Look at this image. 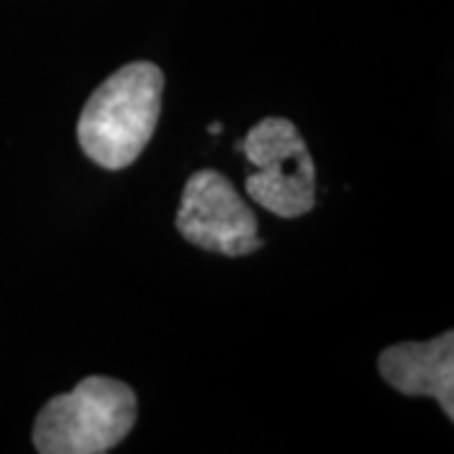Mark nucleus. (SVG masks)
<instances>
[{"mask_svg":"<svg viewBox=\"0 0 454 454\" xmlns=\"http://www.w3.org/2000/svg\"><path fill=\"white\" fill-rule=\"evenodd\" d=\"M162 68L149 61L119 68L98 86L79 116L83 154L106 169H124L142 154L162 112Z\"/></svg>","mask_w":454,"mask_h":454,"instance_id":"nucleus-1","label":"nucleus"},{"mask_svg":"<svg viewBox=\"0 0 454 454\" xmlns=\"http://www.w3.org/2000/svg\"><path fill=\"white\" fill-rule=\"evenodd\" d=\"M137 422V394L109 376H89L76 389L53 396L33 424L41 454L109 452Z\"/></svg>","mask_w":454,"mask_h":454,"instance_id":"nucleus-2","label":"nucleus"},{"mask_svg":"<svg viewBox=\"0 0 454 454\" xmlns=\"http://www.w3.org/2000/svg\"><path fill=\"white\" fill-rule=\"evenodd\" d=\"M247 162L258 172L245 182L253 202L278 217H303L316 205V164L295 124L280 116L258 121L243 145Z\"/></svg>","mask_w":454,"mask_h":454,"instance_id":"nucleus-3","label":"nucleus"},{"mask_svg":"<svg viewBox=\"0 0 454 454\" xmlns=\"http://www.w3.org/2000/svg\"><path fill=\"white\" fill-rule=\"evenodd\" d=\"M177 230L187 243L230 258H243L262 247L255 212L243 202L232 182L215 169H202L187 179Z\"/></svg>","mask_w":454,"mask_h":454,"instance_id":"nucleus-4","label":"nucleus"},{"mask_svg":"<svg viewBox=\"0 0 454 454\" xmlns=\"http://www.w3.org/2000/svg\"><path fill=\"white\" fill-rule=\"evenodd\" d=\"M379 373L391 389L404 396H432L442 411L454 419V333L417 343L389 346L379 356Z\"/></svg>","mask_w":454,"mask_h":454,"instance_id":"nucleus-5","label":"nucleus"},{"mask_svg":"<svg viewBox=\"0 0 454 454\" xmlns=\"http://www.w3.org/2000/svg\"><path fill=\"white\" fill-rule=\"evenodd\" d=\"M210 131L212 134H220V131H223V127H220V124H210Z\"/></svg>","mask_w":454,"mask_h":454,"instance_id":"nucleus-6","label":"nucleus"}]
</instances>
